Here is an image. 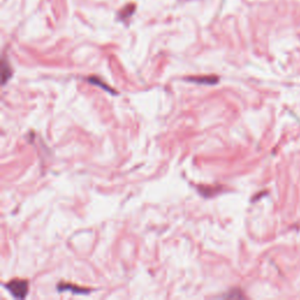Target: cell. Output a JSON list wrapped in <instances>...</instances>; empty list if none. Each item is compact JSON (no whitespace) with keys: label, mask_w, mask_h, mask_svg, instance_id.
<instances>
[{"label":"cell","mask_w":300,"mask_h":300,"mask_svg":"<svg viewBox=\"0 0 300 300\" xmlns=\"http://www.w3.org/2000/svg\"><path fill=\"white\" fill-rule=\"evenodd\" d=\"M29 281L24 279L11 280L10 283L6 285L7 290L12 293V296L19 299H24L25 297L27 296V293H29Z\"/></svg>","instance_id":"obj_1"},{"label":"cell","mask_w":300,"mask_h":300,"mask_svg":"<svg viewBox=\"0 0 300 300\" xmlns=\"http://www.w3.org/2000/svg\"><path fill=\"white\" fill-rule=\"evenodd\" d=\"M189 81L199 82V83H208V85H215L216 82H218V78L215 75H209V76H202V78H197V76H193V78L188 79Z\"/></svg>","instance_id":"obj_2"},{"label":"cell","mask_w":300,"mask_h":300,"mask_svg":"<svg viewBox=\"0 0 300 300\" xmlns=\"http://www.w3.org/2000/svg\"><path fill=\"white\" fill-rule=\"evenodd\" d=\"M89 81H91L92 83H94V85H97V86H100V87H102V88H104L106 89V91H109V92H114L113 89H110L109 87H107L106 86V83H103V82H101L100 80H99L98 78H95V76H92V78H89L88 79Z\"/></svg>","instance_id":"obj_5"},{"label":"cell","mask_w":300,"mask_h":300,"mask_svg":"<svg viewBox=\"0 0 300 300\" xmlns=\"http://www.w3.org/2000/svg\"><path fill=\"white\" fill-rule=\"evenodd\" d=\"M8 69H11L10 66L4 61V65H2V83H5L6 80L11 78V70L8 72Z\"/></svg>","instance_id":"obj_4"},{"label":"cell","mask_w":300,"mask_h":300,"mask_svg":"<svg viewBox=\"0 0 300 300\" xmlns=\"http://www.w3.org/2000/svg\"><path fill=\"white\" fill-rule=\"evenodd\" d=\"M58 290L60 291H68V290H72V292L74 293H78V295H83V293H88L89 290L82 289V287L79 286H74V285H68V284H60V285L58 286Z\"/></svg>","instance_id":"obj_3"}]
</instances>
